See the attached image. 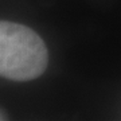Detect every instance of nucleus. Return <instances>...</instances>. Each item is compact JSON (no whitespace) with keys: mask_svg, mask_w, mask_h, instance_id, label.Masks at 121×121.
<instances>
[{"mask_svg":"<svg viewBox=\"0 0 121 121\" xmlns=\"http://www.w3.org/2000/svg\"><path fill=\"white\" fill-rule=\"evenodd\" d=\"M48 63L46 44L34 30L20 23L0 22V74L24 82L44 73Z\"/></svg>","mask_w":121,"mask_h":121,"instance_id":"obj_1","label":"nucleus"}]
</instances>
